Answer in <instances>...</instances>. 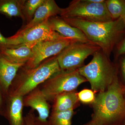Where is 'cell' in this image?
I'll list each match as a JSON object with an SVG mask.
<instances>
[{"label":"cell","mask_w":125,"mask_h":125,"mask_svg":"<svg viewBox=\"0 0 125 125\" xmlns=\"http://www.w3.org/2000/svg\"><path fill=\"white\" fill-rule=\"evenodd\" d=\"M34 111L31 109L24 117V125H37Z\"/></svg>","instance_id":"obj_23"},{"label":"cell","mask_w":125,"mask_h":125,"mask_svg":"<svg viewBox=\"0 0 125 125\" xmlns=\"http://www.w3.org/2000/svg\"><path fill=\"white\" fill-rule=\"evenodd\" d=\"M45 0H25L23 6V13L24 16V21L26 22V24L32 20L36 10Z\"/></svg>","instance_id":"obj_20"},{"label":"cell","mask_w":125,"mask_h":125,"mask_svg":"<svg viewBox=\"0 0 125 125\" xmlns=\"http://www.w3.org/2000/svg\"><path fill=\"white\" fill-rule=\"evenodd\" d=\"M78 70L89 82L92 90L98 93L107 89L117 75L115 65L101 49L94 54L88 64L83 66Z\"/></svg>","instance_id":"obj_4"},{"label":"cell","mask_w":125,"mask_h":125,"mask_svg":"<svg viewBox=\"0 0 125 125\" xmlns=\"http://www.w3.org/2000/svg\"><path fill=\"white\" fill-rule=\"evenodd\" d=\"M33 46L24 45L15 48L0 49L2 55L14 63L25 64L30 60Z\"/></svg>","instance_id":"obj_15"},{"label":"cell","mask_w":125,"mask_h":125,"mask_svg":"<svg viewBox=\"0 0 125 125\" xmlns=\"http://www.w3.org/2000/svg\"><path fill=\"white\" fill-rule=\"evenodd\" d=\"M95 125V124H93V123H90V122H89V123H87V124H85V125ZM120 125V124H117V125Z\"/></svg>","instance_id":"obj_28"},{"label":"cell","mask_w":125,"mask_h":125,"mask_svg":"<svg viewBox=\"0 0 125 125\" xmlns=\"http://www.w3.org/2000/svg\"><path fill=\"white\" fill-rule=\"evenodd\" d=\"M24 64L11 62L0 52V88L5 98L18 71Z\"/></svg>","instance_id":"obj_12"},{"label":"cell","mask_w":125,"mask_h":125,"mask_svg":"<svg viewBox=\"0 0 125 125\" xmlns=\"http://www.w3.org/2000/svg\"><path fill=\"white\" fill-rule=\"evenodd\" d=\"M62 18L70 25L82 31L90 42L99 47L109 57L125 34V27L120 18L106 22Z\"/></svg>","instance_id":"obj_2"},{"label":"cell","mask_w":125,"mask_h":125,"mask_svg":"<svg viewBox=\"0 0 125 125\" xmlns=\"http://www.w3.org/2000/svg\"><path fill=\"white\" fill-rule=\"evenodd\" d=\"M5 98L0 88V115L4 116L5 110Z\"/></svg>","instance_id":"obj_24"},{"label":"cell","mask_w":125,"mask_h":125,"mask_svg":"<svg viewBox=\"0 0 125 125\" xmlns=\"http://www.w3.org/2000/svg\"><path fill=\"white\" fill-rule=\"evenodd\" d=\"M62 8L54 0H45L36 10L32 19L21 29H27L40 24L53 16L60 14Z\"/></svg>","instance_id":"obj_14"},{"label":"cell","mask_w":125,"mask_h":125,"mask_svg":"<svg viewBox=\"0 0 125 125\" xmlns=\"http://www.w3.org/2000/svg\"><path fill=\"white\" fill-rule=\"evenodd\" d=\"M52 29L48 20L29 28L21 29L13 36L7 37L9 48H15L24 45L34 46L42 42L64 38Z\"/></svg>","instance_id":"obj_7"},{"label":"cell","mask_w":125,"mask_h":125,"mask_svg":"<svg viewBox=\"0 0 125 125\" xmlns=\"http://www.w3.org/2000/svg\"><path fill=\"white\" fill-rule=\"evenodd\" d=\"M101 49L92 42H74L57 55V58L61 70H73L83 66L89 56Z\"/></svg>","instance_id":"obj_8"},{"label":"cell","mask_w":125,"mask_h":125,"mask_svg":"<svg viewBox=\"0 0 125 125\" xmlns=\"http://www.w3.org/2000/svg\"><path fill=\"white\" fill-rule=\"evenodd\" d=\"M79 101L84 103H91L93 102L95 96L92 90L84 89L78 93Z\"/></svg>","instance_id":"obj_21"},{"label":"cell","mask_w":125,"mask_h":125,"mask_svg":"<svg viewBox=\"0 0 125 125\" xmlns=\"http://www.w3.org/2000/svg\"><path fill=\"white\" fill-rule=\"evenodd\" d=\"M9 48V41L7 37L3 36L0 31V49Z\"/></svg>","instance_id":"obj_25"},{"label":"cell","mask_w":125,"mask_h":125,"mask_svg":"<svg viewBox=\"0 0 125 125\" xmlns=\"http://www.w3.org/2000/svg\"><path fill=\"white\" fill-rule=\"evenodd\" d=\"M87 81L78 69L61 70L39 85V87L47 100L52 101L57 95L75 90L80 84Z\"/></svg>","instance_id":"obj_6"},{"label":"cell","mask_w":125,"mask_h":125,"mask_svg":"<svg viewBox=\"0 0 125 125\" xmlns=\"http://www.w3.org/2000/svg\"><path fill=\"white\" fill-rule=\"evenodd\" d=\"M120 66L122 79L123 83L125 84V56L121 59Z\"/></svg>","instance_id":"obj_26"},{"label":"cell","mask_w":125,"mask_h":125,"mask_svg":"<svg viewBox=\"0 0 125 125\" xmlns=\"http://www.w3.org/2000/svg\"><path fill=\"white\" fill-rule=\"evenodd\" d=\"M75 41L64 38L59 40L42 42L36 44L32 48V54L30 60L22 67L32 69L52 57L57 55L65 48Z\"/></svg>","instance_id":"obj_9"},{"label":"cell","mask_w":125,"mask_h":125,"mask_svg":"<svg viewBox=\"0 0 125 125\" xmlns=\"http://www.w3.org/2000/svg\"><path fill=\"white\" fill-rule=\"evenodd\" d=\"M61 71L57 56L47 58L34 68L26 69L22 66L8 93L24 97Z\"/></svg>","instance_id":"obj_3"},{"label":"cell","mask_w":125,"mask_h":125,"mask_svg":"<svg viewBox=\"0 0 125 125\" xmlns=\"http://www.w3.org/2000/svg\"><path fill=\"white\" fill-rule=\"evenodd\" d=\"M23 98L22 96L9 93L6 96L4 117L8 120L10 125H24Z\"/></svg>","instance_id":"obj_11"},{"label":"cell","mask_w":125,"mask_h":125,"mask_svg":"<svg viewBox=\"0 0 125 125\" xmlns=\"http://www.w3.org/2000/svg\"><path fill=\"white\" fill-rule=\"evenodd\" d=\"M94 113L90 123L99 125H113L125 118L124 85L117 75L107 89L98 93L92 103Z\"/></svg>","instance_id":"obj_1"},{"label":"cell","mask_w":125,"mask_h":125,"mask_svg":"<svg viewBox=\"0 0 125 125\" xmlns=\"http://www.w3.org/2000/svg\"><path fill=\"white\" fill-rule=\"evenodd\" d=\"M25 0H0V14L7 18L18 17L24 21L23 6Z\"/></svg>","instance_id":"obj_17"},{"label":"cell","mask_w":125,"mask_h":125,"mask_svg":"<svg viewBox=\"0 0 125 125\" xmlns=\"http://www.w3.org/2000/svg\"><path fill=\"white\" fill-rule=\"evenodd\" d=\"M115 58L117 59L119 57L125 54V37L122 39L115 48Z\"/></svg>","instance_id":"obj_22"},{"label":"cell","mask_w":125,"mask_h":125,"mask_svg":"<svg viewBox=\"0 0 125 125\" xmlns=\"http://www.w3.org/2000/svg\"><path fill=\"white\" fill-rule=\"evenodd\" d=\"M124 97H125V86H124ZM124 125H125V124H124Z\"/></svg>","instance_id":"obj_29"},{"label":"cell","mask_w":125,"mask_h":125,"mask_svg":"<svg viewBox=\"0 0 125 125\" xmlns=\"http://www.w3.org/2000/svg\"><path fill=\"white\" fill-rule=\"evenodd\" d=\"M48 21L52 30L63 37L78 42H91L82 31L67 23L61 16L51 17Z\"/></svg>","instance_id":"obj_13"},{"label":"cell","mask_w":125,"mask_h":125,"mask_svg":"<svg viewBox=\"0 0 125 125\" xmlns=\"http://www.w3.org/2000/svg\"><path fill=\"white\" fill-rule=\"evenodd\" d=\"M73 109L61 112H52L48 119L49 125H72Z\"/></svg>","instance_id":"obj_18"},{"label":"cell","mask_w":125,"mask_h":125,"mask_svg":"<svg viewBox=\"0 0 125 125\" xmlns=\"http://www.w3.org/2000/svg\"><path fill=\"white\" fill-rule=\"evenodd\" d=\"M120 18L121 19L122 22H123L125 27V12L123 14V15Z\"/></svg>","instance_id":"obj_27"},{"label":"cell","mask_w":125,"mask_h":125,"mask_svg":"<svg viewBox=\"0 0 125 125\" xmlns=\"http://www.w3.org/2000/svg\"><path fill=\"white\" fill-rule=\"evenodd\" d=\"M79 101L78 93L75 90L61 94L52 101V112H64L74 109Z\"/></svg>","instance_id":"obj_16"},{"label":"cell","mask_w":125,"mask_h":125,"mask_svg":"<svg viewBox=\"0 0 125 125\" xmlns=\"http://www.w3.org/2000/svg\"><path fill=\"white\" fill-rule=\"evenodd\" d=\"M105 2L113 20L121 18L125 12V0H106Z\"/></svg>","instance_id":"obj_19"},{"label":"cell","mask_w":125,"mask_h":125,"mask_svg":"<svg viewBox=\"0 0 125 125\" xmlns=\"http://www.w3.org/2000/svg\"><path fill=\"white\" fill-rule=\"evenodd\" d=\"M105 2H91L88 0H73L66 8L62 9L60 14L63 18H72L94 22L114 20L108 11Z\"/></svg>","instance_id":"obj_5"},{"label":"cell","mask_w":125,"mask_h":125,"mask_svg":"<svg viewBox=\"0 0 125 125\" xmlns=\"http://www.w3.org/2000/svg\"><path fill=\"white\" fill-rule=\"evenodd\" d=\"M48 101L39 86L24 97V106L31 107L38 113V116L36 118L37 125H49L48 119L51 107Z\"/></svg>","instance_id":"obj_10"}]
</instances>
